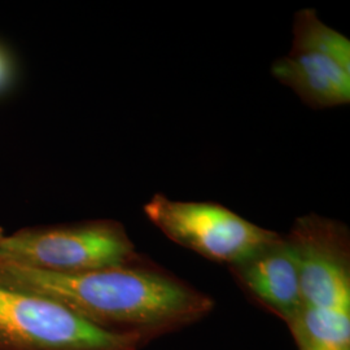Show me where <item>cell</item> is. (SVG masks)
Here are the masks:
<instances>
[{
  "mask_svg": "<svg viewBox=\"0 0 350 350\" xmlns=\"http://www.w3.org/2000/svg\"><path fill=\"white\" fill-rule=\"evenodd\" d=\"M0 286L55 301L92 325L148 341L199 322L214 308L212 297L147 258L81 274L0 260Z\"/></svg>",
  "mask_w": 350,
  "mask_h": 350,
  "instance_id": "1",
  "label": "cell"
},
{
  "mask_svg": "<svg viewBox=\"0 0 350 350\" xmlns=\"http://www.w3.org/2000/svg\"><path fill=\"white\" fill-rule=\"evenodd\" d=\"M0 260L55 274H81L144 260L122 224L95 219L29 227L0 238Z\"/></svg>",
  "mask_w": 350,
  "mask_h": 350,
  "instance_id": "2",
  "label": "cell"
},
{
  "mask_svg": "<svg viewBox=\"0 0 350 350\" xmlns=\"http://www.w3.org/2000/svg\"><path fill=\"white\" fill-rule=\"evenodd\" d=\"M148 342L92 325L55 301L0 286V350H140Z\"/></svg>",
  "mask_w": 350,
  "mask_h": 350,
  "instance_id": "3",
  "label": "cell"
},
{
  "mask_svg": "<svg viewBox=\"0 0 350 350\" xmlns=\"http://www.w3.org/2000/svg\"><path fill=\"white\" fill-rule=\"evenodd\" d=\"M143 211L166 238L228 266L250 258L280 235L215 202L172 200L156 193Z\"/></svg>",
  "mask_w": 350,
  "mask_h": 350,
  "instance_id": "4",
  "label": "cell"
},
{
  "mask_svg": "<svg viewBox=\"0 0 350 350\" xmlns=\"http://www.w3.org/2000/svg\"><path fill=\"white\" fill-rule=\"evenodd\" d=\"M292 46L271 75L313 109L349 104L350 40L325 25L314 8L295 14Z\"/></svg>",
  "mask_w": 350,
  "mask_h": 350,
  "instance_id": "5",
  "label": "cell"
},
{
  "mask_svg": "<svg viewBox=\"0 0 350 350\" xmlns=\"http://www.w3.org/2000/svg\"><path fill=\"white\" fill-rule=\"evenodd\" d=\"M299 269L304 308L350 312V234L348 227L310 213L286 235Z\"/></svg>",
  "mask_w": 350,
  "mask_h": 350,
  "instance_id": "6",
  "label": "cell"
},
{
  "mask_svg": "<svg viewBox=\"0 0 350 350\" xmlns=\"http://www.w3.org/2000/svg\"><path fill=\"white\" fill-rule=\"evenodd\" d=\"M252 300L289 325L302 309L299 269L286 235L250 258L228 266Z\"/></svg>",
  "mask_w": 350,
  "mask_h": 350,
  "instance_id": "7",
  "label": "cell"
},
{
  "mask_svg": "<svg viewBox=\"0 0 350 350\" xmlns=\"http://www.w3.org/2000/svg\"><path fill=\"white\" fill-rule=\"evenodd\" d=\"M288 328L300 350H350V312L302 306Z\"/></svg>",
  "mask_w": 350,
  "mask_h": 350,
  "instance_id": "8",
  "label": "cell"
},
{
  "mask_svg": "<svg viewBox=\"0 0 350 350\" xmlns=\"http://www.w3.org/2000/svg\"><path fill=\"white\" fill-rule=\"evenodd\" d=\"M0 237H3V230L0 228Z\"/></svg>",
  "mask_w": 350,
  "mask_h": 350,
  "instance_id": "9",
  "label": "cell"
}]
</instances>
